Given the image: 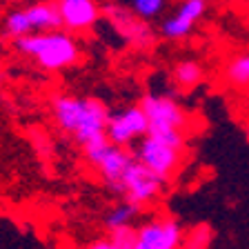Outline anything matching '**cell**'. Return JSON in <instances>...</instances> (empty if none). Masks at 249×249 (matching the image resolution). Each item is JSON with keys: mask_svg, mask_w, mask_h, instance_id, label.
I'll return each mask as SVG.
<instances>
[{"mask_svg": "<svg viewBox=\"0 0 249 249\" xmlns=\"http://www.w3.org/2000/svg\"><path fill=\"white\" fill-rule=\"evenodd\" d=\"M162 192H165V180L151 174L138 160L131 162L123 180V200H127L129 205H134L142 212L145 207L154 205L162 196Z\"/></svg>", "mask_w": 249, "mask_h": 249, "instance_id": "9", "label": "cell"}, {"mask_svg": "<svg viewBox=\"0 0 249 249\" xmlns=\"http://www.w3.org/2000/svg\"><path fill=\"white\" fill-rule=\"evenodd\" d=\"M207 11V0H180V5L171 16L160 22V38L169 42H180L192 36L194 27L202 20Z\"/></svg>", "mask_w": 249, "mask_h": 249, "instance_id": "11", "label": "cell"}, {"mask_svg": "<svg viewBox=\"0 0 249 249\" xmlns=\"http://www.w3.org/2000/svg\"><path fill=\"white\" fill-rule=\"evenodd\" d=\"M138 105L147 116L149 136L165 140V142L178 147V149H185L187 131L192 127V116L187 114V109L174 96L145 93Z\"/></svg>", "mask_w": 249, "mask_h": 249, "instance_id": "3", "label": "cell"}, {"mask_svg": "<svg viewBox=\"0 0 249 249\" xmlns=\"http://www.w3.org/2000/svg\"><path fill=\"white\" fill-rule=\"evenodd\" d=\"M147 134H149V123H147V116L140 109V105L124 107L109 116L107 140L111 145L129 149L131 145H138Z\"/></svg>", "mask_w": 249, "mask_h": 249, "instance_id": "10", "label": "cell"}, {"mask_svg": "<svg viewBox=\"0 0 249 249\" xmlns=\"http://www.w3.org/2000/svg\"><path fill=\"white\" fill-rule=\"evenodd\" d=\"M169 76L174 87L182 89V91H192V89L200 87L205 80V67L196 58H180L178 62H174Z\"/></svg>", "mask_w": 249, "mask_h": 249, "instance_id": "14", "label": "cell"}, {"mask_svg": "<svg viewBox=\"0 0 249 249\" xmlns=\"http://www.w3.org/2000/svg\"><path fill=\"white\" fill-rule=\"evenodd\" d=\"M62 29V20L58 14L56 0H36L29 5L11 7L0 22V38L7 42H16L27 36L49 34Z\"/></svg>", "mask_w": 249, "mask_h": 249, "instance_id": "4", "label": "cell"}, {"mask_svg": "<svg viewBox=\"0 0 249 249\" xmlns=\"http://www.w3.org/2000/svg\"><path fill=\"white\" fill-rule=\"evenodd\" d=\"M62 29L71 36L87 34L103 18V7L96 0H56Z\"/></svg>", "mask_w": 249, "mask_h": 249, "instance_id": "12", "label": "cell"}, {"mask_svg": "<svg viewBox=\"0 0 249 249\" xmlns=\"http://www.w3.org/2000/svg\"><path fill=\"white\" fill-rule=\"evenodd\" d=\"M49 111L56 129L73 140L80 151H87L107 140V123L111 111L100 98L56 93L49 98Z\"/></svg>", "mask_w": 249, "mask_h": 249, "instance_id": "1", "label": "cell"}, {"mask_svg": "<svg viewBox=\"0 0 249 249\" xmlns=\"http://www.w3.org/2000/svg\"><path fill=\"white\" fill-rule=\"evenodd\" d=\"M245 134H247V140H249V120H247V127H245Z\"/></svg>", "mask_w": 249, "mask_h": 249, "instance_id": "23", "label": "cell"}, {"mask_svg": "<svg viewBox=\"0 0 249 249\" xmlns=\"http://www.w3.org/2000/svg\"><path fill=\"white\" fill-rule=\"evenodd\" d=\"M83 249H120V247L111 243L109 236H103V238H93L91 243H87Z\"/></svg>", "mask_w": 249, "mask_h": 249, "instance_id": "20", "label": "cell"}, {"mask_svg": "<svg viewBox=\"0 0 249 249\" xmlns=\"http://www.w3.org/2000/svg\"><path fill=\"white\" fill-rule=\"evenodd\" d=\"M212 243H213V229L205 223H198L185 231L180 249H212Z\"/></svg>", "mask_w": 249, "mask_h": 249, "instance_id": "16", "label": "cell"}, {"mask_svg": "<svg viewBox=\"0 0 249 249\" xmlns=\"http://www.w3.org/2000/svg\"><path fill=\"white\" fill-rule=\"evenodd\" d=\"M220 76L227 87L249 91V49L231 53L220 69Z\"/></svg>", "mask_w": 249, "mask_h": 249, "instance_id": "13", "label": "cell"}, {"mask_svg": "<svg viewBox=\"0 0 249 249\" xmlns=\"http://www.w3.org/2000/svg\"><path fill=\"white\" fill-rule=\"evenodd\" d=\"M103 16L107 18L111 29L124 40V45L134 47L138 52L151 49L156 45V40H158V34L154 31L151 22L138 18L129 7H123L118 2H107L103 7Z\"/></svg>", "mask_w": 249, "mask_h": 249, "instance_id": "6", "label": "cell"}, {"mask_svg": "<svg viewBox=\"0 0 249 249\" xmlns=\"http://www.w3.org/2000/svg\"><path fill=\"white\" fill-rule=\"evenodd\" d=\"M111 243L118 245L120 249H134L136 245V227H124V229H116V231L107 233Z\"/></svg>", "mask_w": 249, "mask_h": 249, "instance_id": "18", "label": "cell"}, {"mask_svg": "<svg viewBox=\"0 0 249 249\" xmlns=\"http://www.w3.org/2000/svg\"><path fill=\"white\" fill-rule=\"evenodd\" d=\"M11 47L18 56L27 58L40 71L47 73L67 71V69L76 67L83 58V49L78 45L76 36H71L65 29L20 38V40L11 42Z\"/></svg>", "mask_w": 249, "mask_h": 249, "instance_id": "2", "label": "cell"}, {"mask_svg": "<svg viewBox=\"0 0 249 249\" xmlns=\"http://www.w3.org/2000/svg\"><path fill=\"white\" fill-rule=\"evenodd\" d=\"M243 16H245V22L249 25V5H247V9H245V14H243Z\"/></svg>", "mask_w": 249, "mask_h": 249, "instance_id": "21", "label": "cell"}, {"mask_svg": "<svg viewBox=\"0 0 249 249\" xmlns=\"http://www.w3.org/2000/svg\"><path fill=\"white\" fill-rule=\"evenodd\" d=\"M129 9L134 11L138 18L151 22L165 14L167 0H129Z\"/></svg>", "mask_w": 249, "mask_h": 249, "instance_id": "17", "label": "cell"}, {"mask_svg": "<svg viewBox=\"0 0 249 249\" xmlns=\"http://www.w3.org/2000/svg\"><path fill=\"white\" fill-rule=\"evenodd\" d=\"M83 158L87 160V165H91L98 171L100 180L105 182L111 194L123 196V180L127 169L131 167V162L136 160L134 151L124 149V147H116L109 140L100 142V145L91 147V149L83 151Z\"/></svg>", "mask_w": 249, "mask_h": 249, "instance_id": "5", "label": "cell"}, {"mask_svg": "<svg viewBox=\"0 0 249 249\" xmlns=\"http://www.w3.org/2000/svg\"><path fill=\"white\" fill-rule=\"evenodd\" d=\"M2 83H5V73H0V87H2Z\"/></svg>", "mask_w": 249, "mask_h": 249, "instance_id": "22", "label": "cell"}, {"mask_svg": "<svg viewBox=\"0 0 249 249\" xmlns=\"http://www.w3.org/2000/svg\"><path fill=\"white\" fill-rule=\"evenodd\" d=\"M134 158L142 167H147L151 174H156L160 180L167 182L176 176V171L180 169L182 158H185V149H178V147L169 145L165 140L147 134L136 145Z\"/></svg>", "mask_w": 249, "mask_h": 249, "instance_id": "7", "label": "cell"}, {"mask_svg": "<svg viewBox=\"0 0 249 249\" xmlns=\"http://www.w3.org/2000/svg\"><path fill=\"white\" fill-rule=\"evenodd\" d=\"M31 145H34V149H36V154H38V156H42V160H49V156L53 154L52 140L47 138V136L42 134L40 129L31 131Z\"/></svg>", "mask_w": 249, "mask_h": 249, "instance_id": "19", "label": "cell"}, {"mask_svg": "<svg viewBox=\"0 0 249 249\" xmlns=\"http://www.w3.org/2000/svg\"><path fill=\"white\" fill-rule=\"evenodd\" d=\"M185 229L174 216H154L136 225L134 249H180Z\"/></svg>", "mask_w": 249, "mask_h": 249, "instance_id": "8", "label": "cell"}, {"mask_svg": "<svg viewBox=\"0 0 249 249\" xmlns=\"http://www.w3.org/2000/svg\"><path fill=\"white\" fill-rule=\"evenodd\" d=\"M138 213H140L138 207H134V205H129L127 200H123V202H118V205H114V207L105 213L103 227L107 229V233L116 231V229L134 227V220H136Z\"/></svg>", "mask_w": 249, "mask_h": 249, "instance_id": "15", "label": "cell"}]
</instances>
